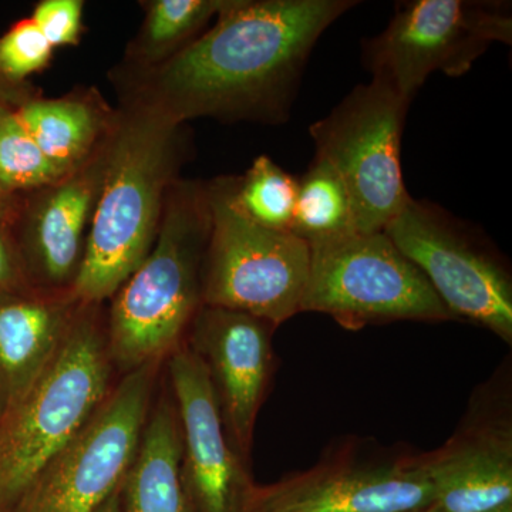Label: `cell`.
<instances>
[{"mask_svg": "<svg viewBox=\"0 0 512 512\" xmlns=\"http://www.w3.org/2000/svg\"><path fill=\"white\" fill-rule=\"evenodd\" d=\"M113 136L79 170L18 194L9 227L33 288L72 291L109 168Z\"/></svg>", "mask_w": 512, "mask_h": 512, "instance_id": "11", "label": "cell"}, {"mask_svg": "<svg viewBox=\"0 0 512 512\" xmlns=\"http://www.w3.org/2000/svg\"><path fill=\"white\" fill-rule=\"evenodd\" d=\"M416 512H443L436 507V505H430V507L423 508V510H419Z\"/></svg>", "mask_w": 512, "mask_h": 512, "instance_id": "30", "label": "cell"}, {"mask_svg": "<svg viewBox=\"0 0 512 512\" xmlns=\"http://www.w3.org/2000/svg\"><path fill=\"white\" fill-rule=\"evenodd\" d=\"M121 487V484H120ZM120 487L114 491L113 494L107 498L106 503L101 505L97 512H123V505H121Z\"/></svg>", "mask_w": 512, "mask_h": 512, "instance_id": "28", "label": "cell"}, {"mask_svg": "<svg viewBox=\"0 0 512 512\" xmlns=\"http://www.w3.org/2000/svg\"><path fill=\"white\" fill-rule=\"evenodd\" d=\"M0 416H2V407H0Z\"/></svg>", "mask_w": 512, "mask_h": 512, "instance_id": "31", "label": "cell"}, {"mask_svg": "<svg viewBox=\"0 0 512 512\" xmlns=\"http://www.w3.org/2000/svg\"><path fill=\"white\" fill-rule=\"evenodd\" d=\"M123 512H195L183 476V443L173 397L150 412L120 487Z\"/></svg>", "mask_w": 512, "mask_h": 512, "instance_id": "18", "label": "cell"}, {"mask_svg": "<svg viewBox=\"0 0 512 512\" xmlns=\"http://www.w3.org/2000/svg\"><path fill=\"white\" fill-rule=\"evenodd\" d=\"M485 512H512V501H510V503L498 505V507L493 508V510Z\"/></svg>", "mask_w": 512, "mask_h": 512, "instance_id": "29", "label": "cell"}, {"mask_svg": "<svg viewBox=\"0 0 512 512\" xmlns=\"http://www.w3.org/2000/svg\"><path fill=\"white\" fill-rule=\"evenodd\" d=\"M296 180L292 234L313 244L359 232L348 188L332 165L315 156Z\"/></svg>", "mask_w": 512, "mask_h": 512, "instance_id": "20", "label": "cell"}, {"mask_svg": "<svg viewBox=\"0 0 512 512\" xmlns=\"http://www.w3.org/2000/svg\"><path fill=\"white\" fill-rule=\"evenodd\" d=\"M117 110L109 168L72 289L83 303L109 301L150 254L187 154L181 124L124 101Z\"/></svg>", "mask_w": 512, "mask_h": 512, "instance_id": "2", "label": "cell"}, {"mask_svg": "<svg viewBox=\"0 0 512 512\" xmlns=\"http://www.w3.org/2000/svg\"><path fill=\"white\" fill-rule=\"evenodd\" d=\"M80 305L72 291L29 288L0 295L2 414L45 372Z\"/></svg>", "mask_w": 512, "mask_h": 512, "instance_id": "16", "label": "cell"}, {"mask_svg": "<svg viewBox=\"0 0 512 512\" xmlns=\"http://www.w3.org/2000/svg\"><path fill=\"white\" fill-rule=\"evenodd\" d=\"M274 329L248 313L214 306H202L190 328L188 346L210 373L229 443L242 461L271 375Z\"/></svg>", "mask_w": 512, "mask_h": 512, "instance_id": "14", "label": "cell"}, {"mask_svg": "<svg viewBox=\"0 0 512 512\" xmlns=\"http://www.w3.org/2000/svg\"><path fill=\"white\" fill-rule=\"evenodd\" d=\"M101 305L82 302L45 372L0 416V512H9L113 387Z\"/></svg>", "mask_w": 512, "mask_h": 512, "instance_id": "4", "label": "cell"}, {"mask_svg": "<svg viewBox=\"0 0 512 512\" xmlns=\"http://www.w3.org/2000/svg\"><path fill=\"white\" fill-rule=\"evenodd\" d=\"M207 187L211 234L202 279L204 306L248 313L275 328L301 313L311 268L308 242L242 217L229 204L220 178Z\"/></svg>", "mask_w": 512, "mask_h": 512, "instance_id": "8", "label": "cell"}, {"mask_svg": "<svg viewBox=\"0 0 512 512\" xmlns=\"http://www.w3.org/2000/svg\"><path fill=\"white\" fill-rule=\"evenodd\" d=\"M433 503V485L414 458L323 464L275 484L252 483L241 512H416Z\"/></svg>", "mask_w": 512, "mask_h": 512, "instance_id": "13", "label": "cell"}, {"mask_svg": "<svg viewBox=\"0 0 512 512\" xmlns=\"http://www.w3.org/2000/svg\"><path fill=\"white\" fill-rule=\"evenodd\" d=\"M53 52L32 19L19 20L0 36V76L10 83L26 84L30 76L50 66Z\"/></svg>", "mask_w": 512, "mask_h": 512, "instance_id": "23", "label": "cell"}, {"mask_svg": "<svg viewBox=\"0 0 512 512\" xmlns=\"http://www.w3.org/2000/svg\"><path fill=\"white\" fill-rule=\"evenodd\" d=\"M229 204L258 227L291 232L298 180L266 156L241 177H221Z\"/></svg>", "mask_w": 512, "mask_h": 512, "instance_id": "21", "label": "cell"}, {"mask_svg": "<svg viewBox=\"0 0 512 512\" xmlns=\"http://www.w3.org/2000/svg\"><path fill=\"white\" fill-rule=\"evenodd\" d=\"M409 106L372 79L309 128L316 157L332 165L348 188L359 232L384 231L410 198L400 160Z\"/></svg>", "mask_w": 512, "mask_h": 512, "instance_id": "10", "label": "cell"}, {"mask_svg": "<svg viewBox=\"0 0 512 512\" xmlns=\"http://www.w3.org/2000/svg\"><path fill=\"white\" fill-rule=\"evenodd\" d=\"M228 0H146L144 20L116 70L143 72L173 59L208 29Z\"/></svg>", "mask_w": 512, "mask_h": 512, "instance_id": "19", "label": "cell"}, {"mask_svg": "<svg viewBox=\"0 0 512 512\" xmlns=\"http://www.w3.org/2000/svg\"><path fill=\"white\" fill-rule=\"evenodd\" d=\"M211 234L207 184L177 180L168 190L154 247L111 298L107 350L124 375L161 363L184 343L202 302Z\"/></svg>", "mask_w": 512, "mask_h": 512, "instance_id": "3", "label": "cell"}, {"mask_svg": "<svg viewBox=\"0 0 512 512\" xmlns=\"http://www.w3.org/2000/svg\"><path fill=\"white\" fill-rule=\"evenodd\" d=\"M28 84L10 83L5 77L0 76V104H13L19 106L23 100L33 94Z\"/></svg>", "mask_w": 512, "mask_h": 512, "instance_id": "26", "label": "cell"}, {"mask_svg": "<svg viewBox=\"0 0 512 512\" xmlns=\"http://www.w3.org/2000/svg\"><path fill=\"white\" fill-rule=\"evenodd\" d=\"M301 312L332 316L346 328L389 320L456 319L426 276L383 231L313 242Z\"/></svg>", "mask_w": 512, "mask_h": 512, "instance_id": "6", "label": "cell"}, {"mask_svg": "<svg viewBox=\"0 0 512 512\" xmlns=\"http://www.w3.org/2000/svg\"><path fill=\"white\" fill-rule=\"evenodd\" d=\"M383 232L426 276L454 318L512 342L510 272L470 222L410 195Z\"/></svg>", "mask_w": 512, "mask_h": 512, "instance_id": "9", "label": "cell"}, {"mask_svg": "<svg viewBox=\"0 0 512 512\" xmlns=\"http://www.w3.org/2000/svg\"><path fill=\"white\" fill-rule=\"evenodd\" d=\"M161 363L128 372L47 461L9 512H97L123 483L151 412Z\"/></svg>", "mask_w": 512, "mask_h": 512, "instance_id": "5", "label": "cell"}, {"mask_svg": "<svg viewBox=\"0 0 512 512\" xmlns=\"http://www.w3.org/2000/svg\"><path fill=\"white\" fill-rule=\"evenodd\" d=\"M33 288L9 222H0V295Z\"/></svg>", "mask_w": 512, "mask_h": 512, "instance_id": "25", "label": "cell"}, {"mask_svg": "<svg viewBox=\"0 0 512 512\" xmlns=\"http://www.w3.org/2000/svg\"><path fill=\"white\" fill-rule=\"evenodd\" d=\"M43 154L64 174L83 167L114 133L119 110L93 87L46 99L36 92L16 107Z\"/></svg>", "mask_w": 512, "mask_h": 512, "instance_id": "17", "label": "cell"}, {"mask_svg": "<svg viewBox=\"0 0 512 512\" xmlns=\"http://www.w3.org/2000/svg\"><path fill=\"white\" fill-rule=\"evenodd\" d=\"M443 512H485L512 501L510 421H483L420 457Z\"/></svg>", "mask_w": 512, "mask_h": 512, "instance_id": "15", "label": "cell"}, {"mask_svg": "<svg viewBox=\"0 0 512 512\" xmlns=\"http://www.w3.org/2000/svg\"><path fill=\"white\" fill-rule=\"evenodd\" d=\"M168 359L183 443L184 483L192 508L241 512L252 480L229 443L210 373L185 343Z\"/></svg>", "mask_w": 512, "mask_h": 512, "instance_id": "12", "label": "cell"}, {"mask_svg": "<svg viewBox=\"0 0 512 512\" xmlns=\"http://www.w3.org/2000/svg\"><path fill=\"white\" fill-rule=\"evenodd\" d=\"M18 194H9L0 187V222H10L15 212Z\"/></svg>", "mask_w": 512, "mask_h": 512, "instance_id": "27", "label": "cell"}, {"mask_svg": "<svg viewBox=\"0 0 512 512\" xmlns=\"http://www.w3.org/2000/svg\"><path fill=\"white\" fill-rule=\"evenodd\" d=\"M30 19L46 37L53 49L76 46L82 40L84 25L83 0H42Z\"/></svg>", "mask_w": 512, "mask_h": 512, "instance_id": "24", "label": "cell"}, {"mask_svg": "<svg viewBox=\"0 0 512 512\" xmlns=\"http://www.w3.org/2000/svg\"><path fill=\"white\" fill-rule=\"evenodd\" d=\"M511 42V3L410 0L397 3L386 29L363 42V63L373 80L410 103L434 72L464 76L494 43Z\"/></svg>", "mask_w": 512, "mask_h": 512, "instance_id": "7", "label": "cell"}, {"mask_svg": "<svg viewBox=\"0 0 512 512\" xmlns=\"http://www.w3.org/2000/svg\"><path fill=\"white\" fill-rule=\"evenodd\" d=\"M355 0H228L214 25L173 59L114 79L124 103L188 120L281 124L291 116L319 37Z\"/></svg>", "mask_w": 512, "mask_h": 512, "instance_id": "1", "label": "cell"}, {"mask_svg": "<svg viewBox=\"0 0 512 512\" xmlns=\"http://www.w3.org/2000/svg\"><path fill=\"white\" fill-rule=\"evenodd\" d=\"M13 104H0V187L9 194L39 190L66 177L43 154Z\"/></svg>", "mask_w": 512, "mask_h": 512, "instance_id": "22", "label": "cell"}]
</instances>
